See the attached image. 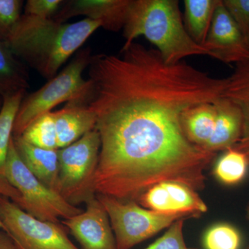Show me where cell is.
<instances>
[{
    "mask_svg": "<svg viewBox=\"0 0 249 249\" xmlns=\"http://www.w3.org/2000/svg\"><path fill=\"white\" fill-rule=\"evenodd\" d=\"M102 23L85 18L74 23L23 14L6 44L18 59L47 80L85 43Z\"/></svg>",
    "mask_w": 249,
    "mask_h": 249,
    "instance_id": "obj_1",
    "label": "cell"
},
{
    "mask_svg": "<svg viewBox=\"0 0 249 249\" xmlns=\"http://www.w3.org/2000/svg\"><path fill=\"white\" fill-rule=\"evenodd\" d=\"M123 29L124 47L143 36L169 65L191 55H210L187 31L177 0H130Z\"/></svg>",
    "mask_w": 249,
    "mask_h": 249,
    "instance_id": "obj_2",
    "label": "cell"
},
{
    "mask_svg": "<svg viewBox=\"0 0 249 249\" xmlns=\"http://www.w3.org/2000/svg\"><path fill=\"white\" fill-rule=\"evenodd\" d=\"M0 196H6L23 211L42 221L60 223L83 212L50 189L31 173L23 163L11 139L3 173Z\"/></svg>",
    "mask_w": 249,
    "mask_h": 249,
    "instance_id": "obj_3",
    "label": "cell"
},
{
    "mask_svg": "<svg viewBox=\"0 0 249 249\" xmlns=\"http://www.w3.org/2000/svg\"><path fill=\"white\" fill-rule=\"evenodd\" d=\"M91 58L89 49H83L60 73L23 98L15 120L13 137H20L33 121L60 103L83 99L89 87V80L83 78V72Z\"/></svg>",
    "mask_w": 249,
    "mask_h": 249,
    "instance_id": "obj_4",
    "label": "cell"
},
{
    "mask_svg": "<svg viewBox=\"0 0 249 249\" xmlns=\"http://www.w3.org/2000/svg\"><path fill=\"white\" fill-rule=\"evenodd\" d=\"M101 150L97 129L85 134L69 146L58 150L56 192L70 204L76 205L96 196L93 181Z\"/></svg>",
    "mask_w": 249,
    "mask_h": 249,
    "instance_id": "obj_5",
    "label": "cell"
},
{
    "mask_svg": "<svg viewBox=\"0 0 249 249\" xmlns=\"http://www.w3.org/2000/svg\"><path fill=\"white\" fill-rule=\"evenodd\" d=\"M106 210L118 249H131L182 218L199 217L196 213H162L140 206L137 201L96 196Z\"/></svg>",
    "mask_w": 249,
    "mask_h": 249,
    "instance_id": "obj_6",
    "label": "cell"
},
{
    "mask_svg": "<svg viewBox=\"0 0 249 249\" xmlns=\"http://www.w3.org/2000/svg\"><path fill=\"white\" fill-rule=\"evenodd\" d=\"M0 217L5 230L19 249H80L60 223L42 221L0 196Z\"/></svg>",
    "mask_w": 249,
    "mask_h": 249,
    "instance_id": "obj_7",
    "label": "cell"
},
{
    "mask_svg": "<svg viewBox=\"0 0 249 249\" xmlns=\"http://www.w3.org/2000/svg\"><path fill=\"white\" fill-rule=\"evenodd\" d=\"M203 47L209 56L226 64L240 63L249 60V46L247 39L219 1L207 37Z\"/></svg>",
    "mask_w": 249,
    "mask_h": 249,
    "instance_id": "obj_8",
    "label": "cell"
},
{
    "mask_svg": "<svg viewBox=\"0 0 249 249\" xmlns=\"http://www.w3.org/2000/svg\"><path fill=\"white\" fill-rule=\"evenodd\" d=\"M61 223L83 249H118L107 212L96 196L86 203L83 213Z\"/></svg>",
    "mask_w": 249,
    "mask_h": 249,
    "instance_id": "obj_9",
    "label": "cell"
},
{
    "mask_svg": "<svg viewBox=\"0 0 249 249\" xmlns=\"http://www.w3.org/2000/svg\"><path fill=\"white\" fill-rule=\"evenodd\" d=\"M130 0H71L63 1L52 19L59 22L76 16L102 23V28L109 31L124 29Z\"/></svg>",
    "mask_w": 249,
    "mask_h": 249,
    "instance_id": "obj_10",
    "label": "cell"
},
{
    "mask_svg": "<svg viewBox=\"0 0 249 249\" xmlns=\"http://www.w3.org/2000/svg\"><path fill=\"white\" fill-rule=\"evenodd\" d=\"M58 148L69 146L96 128L97 118L88 106L67 103L62 109L53 111Z\"/></svg>",
    "mask_w": 249,
    "mask_h": 249,
    "instance_id": "obj_11",
    "label": "cell"
},
{
    "mask_svg": "<svg viewBox=\"0 0 249 249\" xmlns=\"http://www.w3.org/2000/svg\"><path fill=\"white\" fill-rule=\"evenodd\" d=\"M216 117L212 137L204 149L217 153L231 148L240 140L242 134V112L237 105L222 96L214 102Z\"/></svg>",
    "mask_w": 249,
    "mask_h": 249,
    "instance_id": "obj_12",
    "label": "cell"
},
{
    "mask_svg": "<svg viewBox=\"0 0 249 249\" xmlns=\"http://www.w3.org/2000/svg\"><path fill=\"white\" fill-rule=\"evenodd\" d=\"M13 139L18 155L28 169L46 186L56 192L58 150H46L34 146L21 137H13Z\"/></svg>",
    "mask_w": 249,
    "mask_h": 249,
    "instance_id": "obj_13",
    "label": "cell"
},
{
    "mask_svg": "<svg viewBox=\"0 0 249 249\" xmlns=\"http://www.w3.org/2000/svg\"><path fill=\"white\" fill-rule=\"evenodd\" d=\"M223 96L237 105L242 112V134L232 147L245 154L249 161V60L236 64L235 71L227 78Z\"/></svg>",
    "mask_w": 249,
    "mask_h": 249,
    "instance_id": "obj_14",
    "label": "cell"
},
{
    "mask_svg": "<svg viewBox=\"0 0 249 249\" xmlns=\"http://www.w3.org/2000/svg\"><path fill=\"white\" fill-rule=\"evenodd\" d=\"M215 117L214 103H201L187 109L181 120L187 139L204 148L213 133Z\"/></svg>",
    "mask_w": 249,
    "mask_h": 249,
    "instance_id": "obj_15",
    "label": "cell"
},
{
    "mask_svg": "<svg viewBox=\"0 0 249 249\" xmlns=\"http://www.w3.org/2000/svg\"><path fill=\"white\" fill-rule=\"evenodd\" d=\"M29 88V77L22 62L5 42H0V96L4 98Z\"/></svg>",
    "mask_w": 249,
    "mask_h": 249,
    "instance_id": "obj_16",
    "label": "cell"
},
{
    "mask_svg": "<svg viewBox=\"0 0 249 249\" xmlns=\"http://www.w3.org/2000/svg\"><path fill=\"white\" fill-rule=\"evenodd\" d=\"M220 0H185L186 30L196 43L204 45L214 11Z\"/></svg>",
    "mask_w": 249,
    "mask_h": 249,
    "instance_id": "obj_17",
    "label": "cell"
},
{
    "mask_svg": "<svg viewBox=\"0 0 249 249\" xmlns=\"http://www.w3.org/2000/svg\"><path fill=\"white\" fill-rule=\"evenodd\" d=\"M25 91H18L2 98L0 109V175L4 170L13 138L15 120Z\"/></svg>",
    "mask_w": 249,
    "mask_h": 249,
    "instance_id": "obj_18",
    "label": "cell"
},
{
    "mask_svg": "<svg viewBox=\"0 0 249 249\" xmlns=\"http://www.w3.org/2000/svg\"><path fill=\"white\" fill-rule=\"evenodd\" d=\"M249 165L245 154L231 147L225 150V153L217 160L214 174L221 182L232 186L245 178Z\"/></svg>",
    "mask_w": 249,
    "mask_h": 249,
    "instance_id": "obj_19",
    "label": "cell"
},
{
    "mask_svg": "<svg viewBox=\"0 0 249 249\" xmlns=\"http://www.w3.org/2000/svg\"><path fill=\"white\" fill-rule=\"evenodd\" d=\"M20 137L34 146L46 150H58L53 111L46 113L33 121Z\"/></svg>",
    "mask_w": 249,
    "mask_h": 249,
    "instance_id": "obj_20",
    "label": "cell"
},
{
    "mask_svg": "<svg viewBox=\"0 0 249 249\" xmlns=\"http://www.w3.org/2000/svg\"><path fill=\"white\" fill-rule=\"evenodd\" d=\"M240 232L228 224H218L206 232L204 245L206 249H240Z\"/></svg>",
    "mask_w": 249,
    "mask_h": 249,
    "instance_id": "obj_21",
    "label": "cell"
},
{
    "mask_svg": "<svg viewBox=\"0 0 249 249\" xmlns=\"http://www.w3.org/2000/svg\"><path fill=\"white\" fill-rule=\"evenodd\" d=\"M23 1L0 0V42H6L22 16Z\"/></svg>",
    "mask_w": 249,
    "mask_h": 249,
    "instance_id": "obj_22",
    "label": "cell"
},
{
    "mask_svg": "<svg viewBox=\"0 0 249 249\" xmlns=\"http://www.w3.org/2000/svg\"><path fill=\"white\" fill-rule=\"evenodd\" d=\"M186 218L175 221L164 235L145 249H197L187 247L183 229Z\"/></svg>",
    "mask_w": 249,
    "mask_h": 249,
    "instance_id": "obj_23",
    "label": "cell"
},
{
    "mask_svg": "<svg viewBox=\"0 0 249 249\" xmlns=\"http://www.w3.org/2000/svg\"><path fill=\"white\" fill-rule=\"evenodd\" d=\"M222 2L247 40L249 35V0H222Z\"/></svg>",
    "mask_w": 249,
    "mask_h": 249,
    "instance_id": "obj_24",
    "label": "cell"
},
{
    "mask_svg": "<svg viewBox=\"0 0 249 249\" xmlns=\"http://www.w3.org/2000/svg\"><path fill=\"white\" fill-rule=\"evenodd\" d=\"M63 3L61 0H28L24 15L40 18H52Z\"/></svg>",
    "mask_w": 249,
    "mask_h": 249,
    "instance_id": "obj_25",
    "label": "cell"
},
{
    "mask_svg": "<svg viewBox=\"0 0 249 249\" xmlns=\"http://www.w3.org/2000/svg\"><path fill=\"white\" fill-rule=\"evenodd\" d=\"M0 249H19L6 232L0 230Z\"/></svg>",
    "mask_w": 249,
    "mask_h": 249,
    "instance_id": "obj_26",
    "label": "cell"
},
{
    "mask_svg": "<svg viewBox=\"0 0 249 249\" xmlns=\"http://www.w3.org/2000/svg\"><path fill=\"white\" fill-rule=\"evenodd\" d=\"M0 230H3L4 231L5 228L2 221H1V217H0Z\"/></svg>",
    "mask_w": 249,
    "mask_h": 249,
    "instance_id": "obj_27",
    "label": "cell"
},
{
    "mask_svg": "<svg viewBox=\"0 0 249 249\" xmlns=\"http://www.w3.org/2000/svg\"><path fill=\"white\" fill-rule=\"evenodd\" d=\"M247 215H248V219L249 220V206L248 207V210H247Z\"/></svg>",
    "mask_w": 249,
    "mask_h": 249,
    "instance_id": "obj_28",
    "label": "cell"
},
{
    "mask_svg": "<svg viewBox=\"0 0 249 249\" xmlns=\"http://www.w3.org/2000/svg\"><path fill=\"white\" fill-rule=\"evenodd\" d=\"M247 42H248V45L249 46V35L248 36V38H247Z\"/></svg>",
    "mask_w": 249,
    "mask_h": 249,
    "instance_id": "obj_29",
    "label": "cell"
},
{
    "mask_svg": "<svg viewBox=\"0 0 249 249\" xmlns=\"http://www.w3.org/2000/svg\"><path fill=\"white\" fill-rule=\"evenodd\" d=\"M1 99H2V98H1V96H0V104H1Z\"/></svg>",
    "mask_w": 249,
    "mask_h": 249,
    "instance_id": "obj_30",
    "label": "cell"
}]
</instances>
